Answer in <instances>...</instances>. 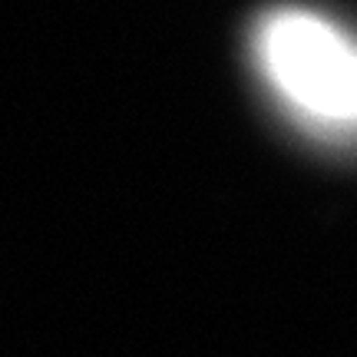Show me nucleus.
Here are the masks:
<instances>
[{
    "label": "nucleus",
    "instance_id": "nucleus-1",
    "mask_svg": "<svg viewBox=\"0 0 357 357\" xmlns=\"http://www.w3.org/2000/svg\"><path fill=\"white\" fill-rule=\"evenodd\" d=\"M248 56L258 86L294 129L357 146V37L331 13L278 3L255 17Z\"/></svg>",
    "mask_w": 357,
    "mask_h": 357
}]
</instances>
